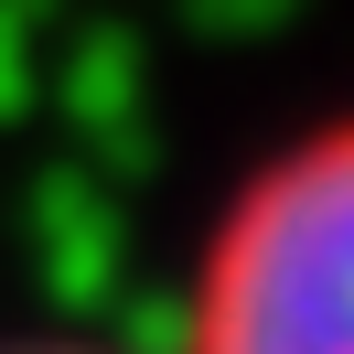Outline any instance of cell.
I'll list each match as a JSON object with an SVG mask.
<instances>
[{
  "mask_svg": "<svg viewBox=\"0 0 354 354\" xmlns=\"http://www.w3.org/2000/svg\"><path fill=\"white\" fill-rule=\"evenodd\" d=\"M183 354H354V118L236 183L194 258Z\"/></svg>",
  "mask_w": 354,
  "mask_h": 354,
  "instance_id": "cell-1",
  "label": "cell"
},
{
  "mask_svg": "<svg viewBox=\"0 0 354 354\" xmlns=\"http://www.w3.org/2000/svg\"><path fill=\"white\" fill-rule=\"evenodd\" d=\"M0 354H86V344H0Z\"/></svg>",
  "mask_w": 354,
  "mask_h": 354,
  "instance_id": "cell-2",
  "label": "cell"
}]
</instances>
